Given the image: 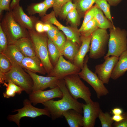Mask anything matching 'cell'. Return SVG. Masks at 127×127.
<instances>
[{
  "mask_svg": "<svg viewBox=\"0 0 127 127\" xmlns=\"http://www.w3.org/2000/svg\"><path fill=\"white\" fill-rule=\"evenodd\" d=\"M58 86L63 94L61 99L58 100L52 99L43 104L49 112L52 119L54 120L62 117L64 112L70 109L82 113V103L78 101L71 95L64 79H59Z\"/></svg>",
  "mask_w": 127,
  "mask_h": 127,
  "instance_id": "1",
  "label": "cell"
},
{
  "mask_svg": "<svg viewBox=\"0 0 127 127\" xmlns=\"http://www.w3.org/2000/svg\"><path fill=\"white\" fill-rule=\"evenodd\" d=\"M29 37L33 44L36 55L41 61L47 73H49L54 67L50 59L48 48L47 33H39L35 30H28Z\"/></svg>",
  "mask_w": 127,
  "mask_h": 127,
  "instance_id": "2",
  "label": "cell"
},
{
  "mask_svg": "<svg viewBox=\"0 0 127 127\" xmlns=\"http://www.w3.org/2000/svg\"><path fill=\"white\" fill-rule=\"evenodd\" d=\"M0 26L7 36L8 44H14L21 38L29 37L28 30L16 21L11 11L6 13Z\"/></svg>",
  "mask_w": 127,
  "mask_h": 127,
  "instance_id": "3",
  "label": "cell"
},
{
  "mask_svg": "<svg viewBox=\"0 0 127 127\" xmlns=\"http://www.w3.org/2000/svg\"><path fill=\"white\" fill-rule=\"evenodd\" d=\"M108 50L104 59L115 56L119 57L124 51L127 50V32L118 27L109 29Z\"/></svg>",
  "mask_w": 127,
  "mask_h": 127,
  "instance_id": "4",
  "label": "cell"
},
{
  "mask_svg": "<svg viewBox=\"0 0 127 127\" xmlns=\"http://www.w3.org/2000/svg\"><path fill=\"white\" fill-rule=\"evenodd\" d=\"M78 74L68 75L64 79L66 87L71 95L75 99H83L86 103L92 102L89 88L82 81Z\"/></svg>",
  "mask_w": 127,
  "mask_h": 127,
  "instance_id": "5",
  "label": "cell"
},
{
  "mask_svg": "<svg viewBox=\"0 0 127 127\" xmlns=\"http://www.w3.org/2000/svg\"><path fill=\"white\" fill-rule=\"evenodd\" d=\"M109 37L106 29L98 28L92 33L89 51L90 58L95 59L104 56Z\"/></svg>",
  "mask_w": 127,
  "mask_h": 127,
  "instance_id": "6",
  "label": "cell"
},
{
  "mask_svg": "<svg viewBox=\"0 0 127 127\" xmlns=\"http://www.w3.org/2000/svg\"><path fill=\"white\" fill-rule=\"evenodd\" d=\"M23 68L20 66L13 67L4 74V84L11 81L20 87L29 95L32 91L33 82L30 75Z\"/></svg>",
  "mask_w": 127,
  "mask_h": 127,
  "instance_id": "7",
  "label": "cell"
},
{
  "mask_svg": "<svg viewBox=\"0 0 127 127\" xmlns=\"http://www.w3.org/2000/svg\"><path fill=\"white\" fill-rule=\"evenodd\" d=\"M89 57L87 55L85 57L83 67L78 74L81 78L91 86L95 91L97 98L99 99L107 95L109 91L96 74L89 68L87 63Z\"/></svg>",
  "mask_w": 127,
  "mask_h": 127,
  "instance_id": "8",
  "label": "cell"
},
{
  "mask_svg": "<svg viewBox=\"0 0 127 127\" xmlns=\"http://www.w3.org/2000/svg\"><path fill=\"white\" fill-rule=\"evenodd\" d=\"M29 99H25L23 102V107L20 109H15L12 112H17L14 115H9L7 117L9 121L15 123L20 127V121L22 118L27 117L34 118L42 115L51 117L49 111L44 108H40L34 107L32 104Z\"/></svg>",
  "mask_w": 127,
  "mask_h": 127,
  "instance_id": "9",
  "label": "cell"
},
{
  "mask_svg": "<svg viewBox=\"0 0 127 127\" xmlns=\"http://www.w3.org/2000/svg\"><path fill=\"white\" fill-rule=\"evenodd\" d=\"M54 11L42 17L44 23H47L56 26L66 36L67 39L77 43L80 46L82 44L80 34L77 28L65 26L57 19Z\"/></svg>",
  "mask_w": 127,
  "mask_h": 127,
  "instance_id": "10",
  "label": "cell"
},
{
  "mask_svg": "<svg viewBox=\"0 0 127 127\" xmlns=\"http://www.w3.org/2000/svg\"><path fill=\"white\" fill-rule=\"evenodd\" d=\"M61 55L51 71L47 76L54 77L59 79H64L69 75L78 74L81 69L73 63L67 60Z\"/></svg>",
  "mask_w": 127,
  "mask_h": 127,
  "instance_id": "11",
  "label": "cell"
},
{
  "mask_svg": "<svg viewBox=\"0 0 127 127\" xmlns=\"http://www.w3.org/2000/svg\"><path fill=\"white\" fill-rule=\"evenodd\" d=\"M63 96L62 91L58 86L47 90H33L29 94V99L34 105L38 103L42 104L53 99L62 98Z\"/></svg>",
  "mask_w": 127,
  "mask_h": 127,
  "instance_id": "12",
  "label": "cell"
},
{
  "mask_svg": "<svg viewBox=\"0 0 127 127\" xmlns=\"http://www.w3.org/2000/svg\"><path fill=\"white\" fill-rule=\"evenodd\" d=\"M119 57L115 56L107 57L104 59L102 64L95 67V73L104 84L109 83L111 74Z\"/></svg>",
  "mask_w": 127,
  "mask_h": 127,
  "instance_id": "13",
  "label": "cell"
},
{
  "mask_svg": "<svg viewBox=\"0 0 127 127\" xmlns=\"http://www.w3.org/2000/svg\"><path fill=\"white\" fill-rule=\"evenodd\" d=\"M83 127H94L96 119L101 109L99 103L92 101L84 104L82 103Z\"/></svg>",
  "mask_w": 127,
  "mask_h": 127,
  "instance_id": "14",
  "label": "cell"
},
{
  "mask_svg": "<svg viewBox=\"0 0 127 127\" xmlns=\"http://www.w3.org/2000/svg\"><path fill=\"white\" fill-rule=\"evenodd\" d=\"M25 70L32 80V91L44 90L48 88L52 89L58 86L59 79L56 77L40 75L29 70L25 69Z\"/></svg>",
  "mask_w": 127,
  "mask_h": 127,
  "instance_id": "15",
  "label": "cell"
},
{
  "mask_svg": "<svg viewBox=\"0 0 127 127\" xmlns=\"http://www.w3.org/2000/svg\"><path fill=\"white\" fill-rule=\"evenodd\" d=\"M11 11L15 20L21 26L28 30H35V25L39 20L38 18L34 16H28L19 4Z\"/></svg>",
  "mask_w": 127,
  "mask_h": 127,
  "instance_id": "16",
  "label": "cell"
},
{
  "mask_svg": "<svg viewBox=\"0 0 127 127\" xmlns=\"http://www.w3.org/2000/svg\"><path fill=\"white\" fill-rule=\"evenodd\" d=\"M20 66L36 73L43 75L47 73L41 61L37 55L31 57L24 56Z\"/></svg>",
  "mask_w": 127,
  "mask_h": 127,
  "instance_id": "17",
  "label": "cell"
},
{
  "mask_svg": "<svg viewBox=\"0 0 127 127\" xmlns=\"http://www.w3.org/2000/svg\"><path fill=\"white\" fill-rule=\"evenodd\" d=\"M91 38V35L88 36H80L82 44L73 63L81 69L83 67L86 55L89 51Z\"/></svg>",
  "mask_w": 127,
  "mask_h": 127,
  "instance_id": "18",
  "label": "cell"
},
{
  "mask_svg": "<svg viewBox=\"0 0 127 127\" xmlns=\"http://www.w3.org/2000/svg\"><path fill=\"white\" fill-rule=\"evenodd\" d=\"M1 53L7 57L13 67L20 66L24 57L14 44H8L5 50Z\"/></svg>",
  "mask_w": 127,
  "mask_h": 127,
  "instance_id": "19",
  "label": "cell"
},
{
  "mask_svg": "<svg viewBox=\"0 0 127 127\" xmlns=\"http://www.w3.org/2000/svg\"><path fill=\"white\" fill-rule=\"evenodd\" d=\"M13 44L24 56L31 57L36 55L33 44L29 37L21 38Z\"/></svg>",
  "mask_w": 127,
  "mask_h": 127,
  "instance_id": "20",
  "label": "cell"
},
{
  "mask_svg": "<svg viewBox=\"0 0 127 127\" xmlns=\"http://www.w3.org/2000/svg\"><path fill=\"white\" fill-rule=\"evenodd\" d=\"M127 71V50L123 52L113 70L111 78L116 80L123 76Z\"/></svg>",
  "mask_w": 127,
  "mask_h": 127,
  "instance_id": "21",
  "label": "cell"
},
{
  "mask_svg": "<svg viewBox=\"0 0 127 127\" xmlns=\"http://www.w3.org/2000/svg\"><path fill=\"white\" fill-rule=\"evenodd\" d=\"M63 116L65 118L70 127L83 126V116L82 113L73 109H69L63 113Z\"/></svg>",
  "mask_w": 127,
  "mask_h": 127,
  "instance_id": "22",
  "label": "cell"
},
{
  "mask_svg": "<svg viewBox=\"0 0 127 127\" xmlns=\"http://www.w3.org/2000/svg\"><path fill=\"white\" fill-rule=\"evenodd\" d=\"M80 47L76 42L67 39L63 48L62 56L73 63Z\"/></svg>",
  "mask_w": 127,
  "mask_h": 127,
  "instance_id": "23",
  "label": "cell"
},
{
  "mask_svg": "<svg viewBox=\"0 0 127 127\" xmlns=\"http://www.w3.org/2000/svg\"><path fill=\"white\" fill-rule=\"evenodd\" d=\"M94 18L96 20L99 28L107 29L115 27L104 16L102 11L97 7Z\"/></svg>",
  "mask_w": 127,
  "mask_h": 127,
  "instance_id": "24",
  "label": "cell"
},
{
  "mask_svg": "<svg viewBox=\"0 0 127 127\" xmlns=\"http://www.w3.org/2000/svg\"><path fill=\"white\" fill-rule=\"evenodd\" d=\"M48 9L44 1L38 3H33L28 6L26 10L30 16L36 13L40 16L43 17L46 14Z\"/></svg>",
  "mask_w": 127,
  "mask_h": 127,
  "instance_id": "25",
  "label": "cell"
},
{
  "mask_svg": "<svg viewBox=\"0 0 127 127\" xmlns=\"http://www.w3.org/2000/svg\"><path fill=\"white\" fill-rule=\"evenodd\" d=\"M80 17L92 6L96 0H72Z\"/></svg>",
  "mask_w": 127,
  "mask_h": 127,
  "instance_id": "26",
  "label": "cell"
},
{
  "mask_svg": "<svg viewBox=\"0 0 127 127\" xmlns=\"http://www.w3.org/2000/svg\"><path fill=\"white\" fill-rule=\"evenodd\" d=\"M48 48L49 56L51 61L54 66L61 54L57 47L53 42L48 38Z\"/></svg>",
  "mask_w": 127,
  "mask_h": 127,
  "instance_id": "27",
  "label": "cell"
},
{
  "mask_svg": "<svg viewBox=\"0 0 127 127\" xmlns=\"http://www.w3.org/2000/svg\"><path fill=\"white\" fill-rule=\"evenodd\" d=\"M13 66L11 63L3 53L0 54V83H4V74L9 71Z\"/></svg>",
  "mask_w": 127,
  "mask_h": 127,
  "instance_id": "28",
  "label": "cell"
},
{
  "mask_svg": "<svg viewBox=\"0 0 127 127\" xmlns=\"http://www.w3.org/2000/svg\"><path fill=\"white\" fill-rule=\"evenodd\" d=\"M4 85L6 87V91L3 93L5 98H8L14 97L16 94H20L23 90L20 87L11 81H9Z\"/></svg>",
  "mask_w": 127,
  "mask_h": 127,
  "instance_id": "29",
  "label": "cell"
},
{
  "mask_svg": "<svg viewBox=\"0 0 127 127\" xmlns=\"http://www.w3.org/2000/svg\"><path fill=\"white\" fill-rule=\"evenodd\" d=\"M95 5L103 12L106 17L114 25L110 11V5L106 0H96Z\"/></svg>",
  "mask_w": 127,
  "mask_h": 127,
  "instance_id": "30",
  "label": "cell"
},
{
  "mask_svg": "<svg viewBox=\"0 0 127 127\" xmlns=\"http://www.w3.org/2000/svg\"><path fill=\"white\" fill-rule=\"evenodd\" d=\"M98 28L96 20L93 18L87 23L80 32L81 36H88L91 35Z\"/></svg>",
  "mask_w": 127,
  "mask_h": 127,
  "instance_id": "31",
  "label": "cell"
},
{
  "mask_svg": "<svg viewBox=\"0 0 127 127\" xmlns=\"http://www.w3.org/2000/svg\"><path fill=\"white\" fill-rule=\"evenodd\" d=\"M98 118L99 119L102 127H112L114 121L112 116L108 112H103L101 109L100 110Z\"/></svg>",
  "mask_w": 127,
  "mask_h": 127,
  "instance_id": "32",
  "label": "cell"
},
{
  "mask_svg": "<svg viewBox=\"0 0 127 127\" xmlns=\"http://www.w3.org/2000/svg\"><path fill=\"white\" fill-rule=\"evenodd\" d=\"M65 35L63 32L59 31L52 40L59 50L62 56L63 48L67 39Z\"/></svg>",
  "mask_w": 127,
  "mask_h": 127,
  "instance_id": "33",
  "label": "cell"
},
{
  "mask_svg": "<svg viewBox=\"0 0 127 127\" xmlns=\"http://www.w3.org/2000/svg\"><path fill=\"white\" fill-rule=\"evenodd\" d=\"M80 18L76 9L70 12L66 17L72 25V27L76 28L80 23Z\"/></svg>",
  "mask_w": 127,
  "mask_h": 127,
  "instance_id": "34",
  "label": "cell"
},
{
  "mask_svg": "<svg viewBox=\"0 0 127 127\" xmlns=\"http://www.w3.org/2000/svg\"><path fill=\"white\" fill-rule=\"evenodd\" d=\"M72 1L66 4L62 8L59 15L61 18H66L67 15L70 12L76 9L75 5Z\"/></svg>",
  "mask_w": 127,
  "mask_h": 127,
  "instance_id": "35",
  "label": "cell"
},
{
  "mask_svg": "<svg viewBox=\"0 0 127 127\" xmlns=\"http://www.w3.org/2000/svg\"><path fill=\"white\" fill-rule=\"evenodd\" d=\"M96 8L97 6L95 5L94 6H92L85 13L82 25L79 29V32L87 23L94 18Z\"/></svg>",
  "mask_w": 127,
  "mask_h": 127,
  "instance_id": "36",
  "label": "cell"
},
{
  "mask_svg": "<svg viewBox=\"0 0 127 127\" xmlns=\"http://www.w3.org/2000/svg\"><path fill=\"white\" fill-rule=\"evenodd\" d=\"M8 44L7 36L0 26V53L5 50Z\"/></svg>",
  "mask_w": 127,
  "mask_h": 127,
  "instance_id": "37",
  "label": "cell"
},
{
  "mask_svg": "<svg viewBox=\"0 0 127 127\" xmlns=\"http://www.w3.org/2000/svg\"><path fill=\"white\" fill-rule=\"evenodd\" d=\"M72 0H55L52 7L56 16H59L62 7L66 4Z\"/></svg>",
  "mask_w": 127,
  "mask_h": 127,
  "instance_id": "38",
  "label": "cell"
},
{
  "mask_svg": "<svg viewBox=\"0 0 127 127\" xmlns=\"http://www.w3.org/2000/svg\"><path fill=\"white\" fill-rule=\"evenodd\" d=\"M11 0H0V15L1 16L4 11L9 12L10 8V2Z\"/></svg>",
  "mask_w": 127,
  "mask_h": 127,
  "instance_id": "39",
  "label": "cell"
},
{
  "mask_svg": "<svg viewBox=\"0 0 127 127\" xmlns=\"http://www.w3.org/2000/svg\"><path fill=\"white\" fill-rule=\"evenodd\" d=\"M59 31V30L56 27L51 24V29L46 32V33L48 38L52 41Z\"/></svg>",
  "mask_w": 127,
  "mask_h": 127,
  "instance_id": "40",
  "label": "cell"
},
{
  "mask_svg": "<svg viewBox=\"0 0 127 127\" xmlns=\"http://www.w3.org/2000/svg\"><path fill=\"white\" fill-rule=\"evenodd\" d=\"M123 114L124 117L123 119L119 122H114L113 124L112 127H127V111Z\"/></svg>",
  "mask_w": 127,
  "mask_h": 127,
  "instance_id": "41",
  "label": "cell"
},
{
  "mask_svg": "<svg viewBox=\"0 0 127 127\" xmlns=\"http://www.w3.org/2000/svg\"><path fill=\"white\" fill-rule=\"evenodd\" d=\"M44 23L38 20L36 23L35 26V31L39 33L44 32L43 28Z\"/></svg>",
  "mask_w": 127,
  "mask_h": 127,
  "instance_id": "42",
  "label": "cell"
},
{
  "mask_svg": "<svg viewBox=\"0 0 127 127\" xmlns=\"http://www.w3.org/2000/svg\"><path fill=\"white\" fill-rule=\"evenodd\" d=\"M124 118V115L123 113L121 114L113 115L112 116L113 120L114 122H118L121 121Z\"/></svg>",
  "mask_w": 127,
  "mask_h": 127,
  "instance_id": "43",
  "label": "cell"
},
{
  "mask_svg": "<svg viewBox=\"0 0 127 127\" xmlns=\"http://www.w3.org/2000/svg\"><path fill=\"white\" fill-rule=\"evenodd\" d=\"M123 110L119 107H115L111 110V113L113 115H120L123 113Z\"/></svg>",
  "mask_w": 127,
  "mask_h": 127,
  "instance_id": "44",
  "label": "cell"
},
{
  "mask_svg": "<svg viewBox=\"0 0 127 127\" xmlns=\"http://www.w3.org/2000/svg\"><path fill=\"white\" fill-rule=\"evenodd\" d=\"M55 0H44L43 1L48 9L52 7Z\"/></svg>",
  "mask_w": 127,
  "mask_h": 127,
  "instance_id": "45",
  "label": "cell"
},
{
  "mask_svg": "<svg viewBox=\"0 0 127 127\" xmlns=\"http://www.w3.org/2000/svg\"><path fill=\"white\" fill-rule=\"evenodd\" d=\"M21 0H12L10 5V8L11 11L18 5L19 4V2Z\"/></svg>",
  "mask_w": 127,
  "mask_h": 127,
  "instance_id": "46",
  "label": "cell"
},
{
  "mask_svg": "<svg viewBox=\"0 0 127 127\" xmlns=\"http://www.w3.org/2000/svg\"><path fill=\"white\" fill-rule=\"evenodd\" d=\"M110 5L115 6L118 4L122 0H106Z\"/></svg>",
  "mask_w": 127,
  "mask_h": 127,
  "instance_id": "47",
  "label": "cell"
},
{
  "mask_svg": "<svg viewBox=\"0 0 127 127\" xmlns=\"http://www.w3.org/2000/svg\"><path fill=\"white\" fill-rule=\"evenodd\" d=\"M51 24L47 23H44L43 28L44 32H47L51 28Z\"/></svg>",
  "mask_w": 127,
  "mask_h": 127,
  "instance_id": "48",
  "label": "cell"
}]
</instances>
